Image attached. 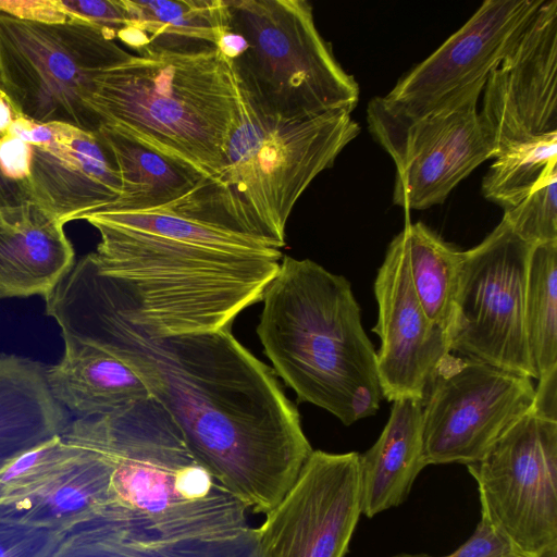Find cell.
I'll use <instances>...</instances> for the list:
<instances>
[{
	"label": "cell",
	"instance_id": "obj_12",
	"mask_svg": "<svg viewBox=\"0 0 557 557\" xmlns=\"http://www.w3.org/2000/svg\"><path fill=\"white\" fill-rule=\"evenodd\" d=\"M534 395L530 377L448 354L422 400L426 466L479 461L532 408Z\"/></svg>",
	"mask_w": 557,
	"mask_h": 557
},
{
	"label": "cell",
	"instance_id": "obj_7",
	"mask_svg": "<svg viewBox=\"0 0 557 557\" xmlns=\"http://www.w3.org/2000/svg\"><path fill=\"white\" fill-rule=\"evenodd\" d=\"M228 29L246 40L228 61L238 89L261 111L287 119L351 113L359 86L320 35L306 0H227Z\"/></svg>",
	"mask_w": 557,
	"mask_h": 557
},
{
	"label": "cell",
	"instance_id": "obj_2",
	"mask_svg": "<svg viewBox=\"0 0 557 557\" xmlns=\"http://www.w3.org/2000/svg\"><path fill=\"white\" fill-rule=\"evenodd\" d=\"M88 253L110 294L147 333L218 331L262 300L283 253L253 237L174 210L97 211Z\"/></svg>",
	"mask_w": 557,
	"mask_h": 557
},
{
	"label": "cell",
	"instance_id": "obj_3",
	"mask_svg": "<svg viewBox=\"0 0 557 557\" xmlns=\"http://www.w3.org/2000/svg\"><path fill=\"white\" fill-rule=\"evenodd\" d=\"M62 437L108 462L111 506L102 516L164 539L215 536L248 525L245 506L151 396L106 416L72 419Z\"/></svg>",
	"mask_w": 557,
	"mask_h": 557
},
{
	"label": "cell",
	"instance_id": "obj_25",
	"mask_svg": "<svg viewBox=\"0 0 557 557\" xmlns=\"http://www.w3.org/2000/svg\"><path fill=\"white\" fill-rule=\"evenodd\" d=\"M132 24L149 39L144 50L199 52L228 30L227 0H123ZM141 50V51H144Z\"/></svg>",
	"mask_w": 557,
	"mask_h": 557
},
{
	"label": "cell",
	"instance_id": "obj_29",
	"mask_svg": "<svg viewBox=\"0 0 557 557\" xmlns=\"http://www.w3.org/2000/svg\"><path fill=\"white\" fill-rule=\"evenodd\" d=\"M503 219L512 231L532 246L557 242V164Z\"/></svg>",
	"mask_w": 557,
	"mask_h": 557
},
{
	"label": "cell",
	"instance_id": "obj_8",
	"mask_svg": "<svg viewBox=\"0 0 557 557\" xmlns=\"http://www.w3.org/2000/svg\"><path fill=\"white\" fill-rule=\"evenodd\" d=\"M131 55L89 22L42 23L0 12V90L16 117L96 134L103 124L90 106L95 82Z\"/></svg>",
	"mask_w": 557,
	"mask_h": 557
},
{
	"label": "cell",
	"instance_id": "obj_34",
	"mask_svg": "<svg viewBox=\"0 0 557 557\" xmlns=\"http://www.w3.org/2000/svg\"><path fill=\"white\" fill-rule=\"evenodd\" d=\"M0 12L33 22L62 23L69 20L58 0L0 1Z\"/></svg>",
	"mask_w": 557,
	"mask_h": 557
},
{
	"label": "cell",
	"instance_id": "obj_30",
	"mask_svg": "<svg viewBox=\"0 0 557 557\" xmlns=\"http://www.w3.org/2000/svg\"><path fill=\"white\" fill-rule=\"evenodd\" d=\"M64 535L0 520V557H50Z\"/></svg>",
	"mask_w": 557,
	"mask_h": 557
},
{
	"label": "cell",
	"instance_id": "obj_4",
	"mask_svg": "<svg viewBox=\"0 0 557 557\" xmlns=\"http://www.w3.org/2000/svg\"><path fill=\"white\" fill-rule=\"evenodd\" d=\"M257 335L273 371L345 425L376 413V354L350 283L310 259L284 256L267 286Z\"/></svg>",
	"mask_w": 557,
	"mask_h": 557
},
{
	"label": "cell",
	"instance_id": "obj_13",
	"mask_svg": "<svg viewBox=\"0 0 557 557\" xmlns=\"http://www.w3.org/2000/svg\"><path fill=\"white\" fill-rule=\"evenodd\" d=\"M360 515L359 454L313 450L256 529L261 557H344Z\"/></svg>",
	"mask_w": 557,
	"mask_h": 557
},
{
	"label": "cell",
	"instance_id": "obj_35",
	"mask_svg": "<svg viewBox=\"0 0 557 557\" xmlns=\"http://www.w3.org/2000/svg\"><path fill=\"white\" fill-rule=\"evenodd\" d=\"M557 369L539 379L531 410L539 416L557 420Z\"/></svg>",
	"mask_w": 557,
	"mask_h": 557
},
{
	"label": "cell",
	"instance_id": "obj_14",
	"mask_svg": "<svg viewBox=\"0 0 557 557\" xmlns=\"http://www.w3.org/2000/svg\"><path fill=\"white\" fill-rule=\"evenodd\" d=\"M543 0H486L438 49L384 97L410 115H424L485 85Z\"/></svg>",
	"mask_w": 557,
	"mask_h": 557
},
{
	"label": "cell",
	"instance_id": "obj_33",
	"mask_svg": "<svg viewBox=\"0 0 557 557\" xmlns=\"http://www.w3.org/2000/svg\"><path fill=\"white\" fill-rule=\"evenodd\" d=\"M32 146L7 133L0 137V171L9 180L21 182L29 176Z\"/></svg>",
	"mask_w": 557,
	"mask_h": 557
},
{
	"label": "cell",
	"instance_id": "obj_1",
	"mask_svg": "<svg viewBox=\"0 0 557 557\" xmlns=\"http://www.w3.org/2000/svg\"><path fill=\"white\" fill-rule=\"evenodd\" d=\"M45 301L62 335L138 375L196 457L247 510L265 515L282 500L313 449L274 371L232 326L149 334L123 312L87 255Z\"/></svg>",
	"mask_w": 557,
	"mask_h": 557
},
{
	"label": "cell",
	"instance_id": "obj_36",
	"mask_svg": "<svg viewBox=\"0 0 557 557\" xmlns=\"http://www.w3.org/2000/svg\"><path fill=\"white\" fill-rule=\"evenodd\" d=\"M28 201L20 182L7 178L0 171V210Z\"/></svg>",
	"mask_w": 557,
	"mask_h": 557
},
{
	"label": "cell",
	"instance_id": "obj_32",
	"mask_svg": "<svg viewBox=\"0 0 557 557\" xmlns=\"http://www.w3.org/2000/svg\"><path fill=\"white\" fill-rule=\"evenodd\" d=\"M391 557H434L426 554L400 553ZM438 557H524L500 536L485 520L480 519L472 535L453 553Z\"/></svg>",
	"mask_w": 557,
	"mask_h": 557
},
{
	"label": "cell",
	"instance_id": "obj_26",
	"mask_svg": "<svg viewBox=\"0 0 557 557\" xmlns=\"http://www.w3.org/2000/svg\"><path fill=\"white\" fill-rule=\"evenodd\" d=\"M400 233L416 296L426 317L448 334L462 251L444 242L422 222H407Z\"/></svg>",
	"mask_w": 557,
	"mask_h": 557
},
{
	"label": "cell",
	"instance_id": "obj_27",
	"mask_svg": "<svg viewBox=\"0 0 557 557\" xmlns=\"http://www.w3.org/2000/svg\"><path fill=\"white\" fill-rule=\"evenodd\" d=\"M524 327L539 380L557 369V242L532 247L527 276Z\"/></svg>",
	"mask_w": 557,
	"mask_h": 557
},
{
	"label": "cell",
	"instance_id": "obj_37",
	"mask_svg": "<svg viewBox=\"0 0 557 557\" xmlns=\"http://www.w3.org/2000/svg\"><path fill=\"white\" fill-rule=\"evenodd\" d=\"M15 117L9 99L0 90V137L8 133Z\"/></svg>",
	"mask_w": 557,
	"mask_h": 557
},
{
	"label": "cell",
	"instance_id": "obj_15",
	"mask_svg": "<svg viewBox=\"0 0 557 557\" xmlns=\"http://www.w3.org/2000/svg\"><path fill=\"white\" fill-rule=\"evenodd\" d=\"M482 92L479 115L495 158L512 145L557 134V0H543Z\"/></svg>",
	"mask_w": 557,
	"mask_h": 557
},
{
	"label": "cell",
	"instance_id": "obj_31",
	"mask_svg": "<svg viewBox=\"0 0 557 557\" xmlns=\"http://www.w3.org/2000/svg\"><path fill=\"white\" fill-rule=\"evenodd\" d=\"M58 4L69 18L89 22L114 40L132 26L123 0H58Z\"/></svg>",
	"mask_w": 557,
	"mask_h": 557
},
{
	"label": "cell",
	"instance_id": "obj_18",
	"mask_svg": "<svg viewBox=\"0 0 557 557\" xmlns=\"http://www.w3.org/2000/svg\"><path fill=\"white\" fill-rule=\"evenodd\" d=\"M64 224L33 201L0 210V298L47 299L75 264Z\"/></svg>",
	"mask_w": 557,
	"mask_h": 557
},
{
	"label": "cell",
	"instance_id": "obj_16",
	"mask_svg": "<svg viewBox=\"0 0 557 557\" xmlns=\"http://www.w3.org/2000/svg\"><path fill=\"white\" fill-rule=\"evenodd\" d=\"M374 295L379 313L372 331L381 341L375 354L382 396L423 400L432 374L451 351L448 334L426 317L416 296L401 233L388 245Z\"/></svg>",
	"mask_w": 557,
	"mask_h": 557
},
{
	"label": "cell",
	"instance_id": "obj_11",
	"mask_svg": "<svg viewBox=\"0 0 557 557\" xmlns=\"http://www.w3.org/2000/svg\"><path fill=\"white\" fill-rule=\"evenodd\" d=\"M481 519L524 557L557 545V420L531 409L476 462Z\"/></svg>",
	"mask_w": 557,
	"mask_h": 557
},
{
	"label": "cell",
	"instance_id": "obj_23",
	"mask_svg": "<svg viewBox=\"0 0 557 557\" xmlns=\"http://www.w3.org/2000/svg\"><path fill=\"white\" fill-rule=\"evenodd\" d=\"M61 336L63 355L47 366L46 380L55 400L76 418L106 416L150 396L121 360L72 336Z\"/></svg>",
	"mask_w": 557,
	"mask_h": 557
},
{
	"label": "cell",
	"instance_id": "obj_28",
	"mask_svg": "<svg viewBox=\"0 0 557 557\" xmlns=\"http://www.w3.org/2000/svg\"><path fill=\"white\" fill-rule=\"evenodd\" d=\"M482 181V194L504 211L519 203L557 164V134L512 145L494 159Z\"/></svg>",
	"mask_w": 557,
	"mask_h": 557
},
{
	"label": "cell",
	"instance_id": "obj_38",
	"mask_svg": "<svg viewBox=\"0 0 557 557\" xmlns=\"http://www.w3.org/2000/svg\"><path fill=\"white\" fill-rule=\"evenodd\" d=\"M536 557H557V545L552 546V547L545 549L544 552H542Z\"/></svg>",
	"mask_w": 557,
	"mask_h": 557
},
{
	"label": "cell",
	"instance_id": "obj_19",
	"mask_svg": "<svg viewBox=\"0 0 557 557\" xmlns=\"http://www.w3.org/2000/svg\"><path fill=\"white\" fill-rule=\"evenodd\" d=\"M50 557H261V552L249 525L215 536L164 539L100 516L65 533Z\"/></svg>",
	"mask_w": 557,
	"mask_h": 557
},
{
	"label": "cell",
	"instance_id": "obj_24",
	"mask_svg": "<svg viewBox=\"0 0 557 557\" xmlns=\"http://www.w3.org/2000/svg\"><path fill=\"white\" fill-rule=\"evenodd\" d=\"M47 366L0 354V468L23 451L62 435L71 413L52 396Z\"/></svg>",
	"mask_w": 557,
	"mask_h": 557
},
{
	"label": "cell",
	"instance_id": "obj_6",
	"mask_svg": "<svg viewBox=\"0 0 557 557\" xmlns=\"http://www.w3.org/2000/svg\"><path fill=\"white\" fill-rule=\"evenodd\" d=\"M238 97V116L220 174L208 184V200L219 225L281 249L297 200L360 126L346 111L287 119L264 113L239 89Z\"/></svg>",
	"mask_w": 557,
	"mask_h": 557
},
{
	"label": "cell",
	"instance_id": "obj_5",
	"mask_svg": "<svg viewBox=\"0 0 557 557\" xmlns=\"http://www.w3.org/2000/svg\"><path fill=\"white\" fill-rule=\"evenodd\" d=\"M90 106L103 125L214 181L239 97L232 67L216 47L184 53L144 50L98 76Z\"/></svg>",
	"mask_w": 557,
	"mask_h": 557
},
{
	"label": "cell",
	"instance_id": "obj_9",
	"mask_svg": "<svg viewBox=\"0 0 557 557\" xmlns=\"http://www.w3.org/2000/svg\"><path fill=\"white\" fill-rule=\"evenodd\" d=\"M485 85L424 115H410L384 97L367 109L370 133L396 166L393 202L422 210L444 202L475 168L495 158L478 110Z\"/></svg>",
	"mask_w": 557,
	"mask_h": 557
},
{
	"label": "cell",
	"instance_id": "obj_21",
	"mask_svg": "<svg viewBox=\"0 0 557 557\" xmlns=\"http://www.w3.org/2000/svg\"><path fill=\"white\" fill-rule=\"evenodd\" d=\"M96 135L109 153L122 184L120 198L98 211L172 209L209 180L185 161L168 156L116 127L102 125Z\"/></svg>",
	"mask_w": 557,
	"mask_h": 557
},
{
	"label": "cell",
	"instance_id": "obj_20",
	"mask_svg": "<svg viewBox=\"0 0 557 557\" xmlns=\"http://www.w3.org/2000/svg\"><path fill=\"white\" fill-rule=\"evenodd\" d=\"M76 446V454L39 488L0 505V520L67 533L107 512L110 467L96 450Z\"/></svg>",
	"mask_w": 557,
	"mask_h": 557
},
{
	"label": "cell",
	"instance_id": "obj_10",
	"mask_svg": "<svg viewBox=\"0 0 557 557\" xmlns=\"http://www.w3.org/2000/svg\"><path fill=\"white\" fill-rule=\"evenodd\" d=\"M532 247L502 219L478 246L462 251L448 330L450 351L537 379L524 327Z\"/></svg>",
	"mask_w": 557,
	"mask_h": 557
},
{
	"label": "cell",
	"instance_id": "obj_22",
	"mask_svg": "<svg viewBox=\"0 0 557 557\" xmlns=\"http://www.w3.org/2000/svg\"><path fill=\"white\" fill-rule=\"evenodd\" d=\"M377 441L359 454L361 515L372 518L401 505L426 466L423 457L422 400L392 401Z\"/></svg>",
	"mask_w": 557,
	"mask_h": 557
},
{
	"label": "cell",
	"instance_id": "obj_17",
	"mask_svg": "<svg viewBox=\"0 0 557 557\" xmlns=\"http://www.w3.org/2000/svg\"><path fill=\"white\" fill-rule=\"evenodd\" d=\"M53 138L32 146L29 176L21 181L28 201L63 224L82 220L117 200L120 175L97 135L50 123Z\"/></svg>",
	"mask_w": 557,
	"mask_h": 557
}]
</instances>
